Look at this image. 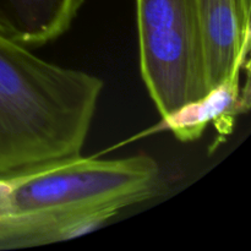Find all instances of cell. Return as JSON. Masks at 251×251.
Masks as SVG:
<instances>
[{
  "instance_id": "cell-1",
  "label": "cell",
  "mask_w": 251,
  "mask_h": 251,
  "mask_svg": "<svg viewBox=\"0 0 251 251\" xmlns=\"http://www.w3.org/2000/svg\"><path fill=\"white\" fill-rule=\"evenodd\" d=\"M102 90L0 33V178L81 156Z\"/></svg>"
},
{
  "instance_id": "cell-2",
  "label": "cell",
  "mask_w": 251,
  "mask_h": 251,
  "mask_svg": "<svg viewBox=\"0 0 251 251\" xmlns=\"http://www.w3.org/2000/svg\"><path fill=\"white\" fill-rule=\"evenodd\" d=\"M163 191L161 168L147 154L118 159L76 156L0 178V218L109 211Z\"/></svg>"
},
{
  "instance_id": "cell-3",
  "label": "cell",
  "mask_w": 251,
  "mask_h": 251,
  "mask_svg": "<svg viewBox=\"0 0 251 251\" xmlns=\"http://www.w3.org/2000/svg\"><path fill=\"white\" fill-rule=\"evenodd\" d=\"M142 80L164 124L210 96L194 0H136Z\"/></svg>"
},
{
  "instance_id": "cell-4",
  "label": "cell",
  "mask_w": 251,
  "mask_h": 251,
  "mask_svg": "<svg viewBox=\"0 0 251 251\" xmlns=\"http://www.w3.org/2000/svg\"><path fill=\"white\" fill-rule=\"evenodd\" d=\"M210 95L239 80L250 51L251 0H194Z\"/></svg>"
},
{
  "instance_id": "cell-5",
  "label": "cell",
  "mask_w": 251,
  "mask_h": 251,
  "mask_svg": "<svg viewBox=\"0 0 251 251\" xmlns=\"http://www.w3.org/2000/svg\"><path fill=\"white\" fill-rule=\"evenodd\" d=\"M83 0H0V33L24 46H43L70 28Z\"/></svg>"
}]
</instances>
